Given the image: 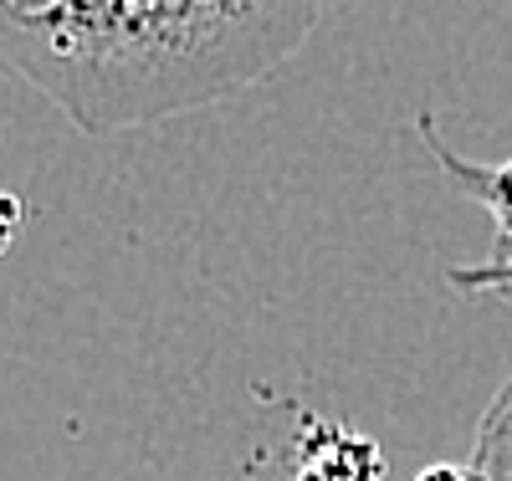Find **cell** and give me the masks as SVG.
<instances>
[{"mask_svg":"<svg viewBox=\"0 0 512 481\" xmlns=\"http://www.w3.org/2000/svg\"><path fill=\"white\" fill-rule=\"evenodd\" d=\"M472 471L482 481H512V374L492 395L477 425V446H472Z\"/></svg>","mask_w":512,"mask_h":481,"instance_id":"3957f363","label":"cell"},{"mask_svg":"<svg viewBox=\"0 0 512 481\" xmlns=\"http://www.w3.org/2000/svg\"><path fill=\"white\" fill-rule=\"evenodd\" d=\"M415 481H482L472 466H451V461H441V466H425Z\"/></svg>","mask_w":512,"mask_h":481,"instance_id":"5b68a950","label":"cell"},{"mask_svg":"<svg viewBox=\"0 0 512 481\" xmlns=\"http://www.w3.org/2000/svg\"><path fill=\"white\" fill-rule=\"evenodd\" d=\"M16 221H21V200H6V195H0V236L16 231ZM0 246H6V241H0Z\"/></svg>","mask_w":512,"mask_h":481,"instance_id":"8992f818","label":"cell"},{"mask_svg":"<svg viewBox=\"0 0 512 481\" xmlns=\"http://www.w3.org/2000/svg\"><path fill=\"white\" fill-rule=\"evenodd\" d=\"M379 476V451L369 441H333L318 461L303 466L297 481H374Z\"/></svg>","mask_w":512,"mask_h":481,"instance_id":"277c9868","label":"cell"},{"mask_svg":"<svg viewBox=\"0 0 512 481\" xmlns=\"http://www.w3.org/2000/svg\"><path fill=\"white\" fill-rule=\"evenodd\" d=\"M420 128V139L425 149L436 154L441 174L461 190V195H472L487 215H492V226H497V246L487 261H477V267H446V282L466 297H497L512 308V154L502 164H477V159H466L456 154L441 134H436V118L431 113H420L415 118Z\"/></svg>","mask_w":512,"mask_h":481,"instance_id":"7a4b0ae2","label":"cell"},{"mask_svg":"<svg viewBox=\"0 0 512 481\" xmlns=\"http://www.w3.org/2000/svg\"><path fill=\"white\" fill-rule=\"evenodd\" d=\"M323 16L328 0H0V62L103 139L272 77Z\"/></svg>","mask_w":512,"mask_h":481,"instance_id":"6da1fadb","label":"cell"}]
</instances>
